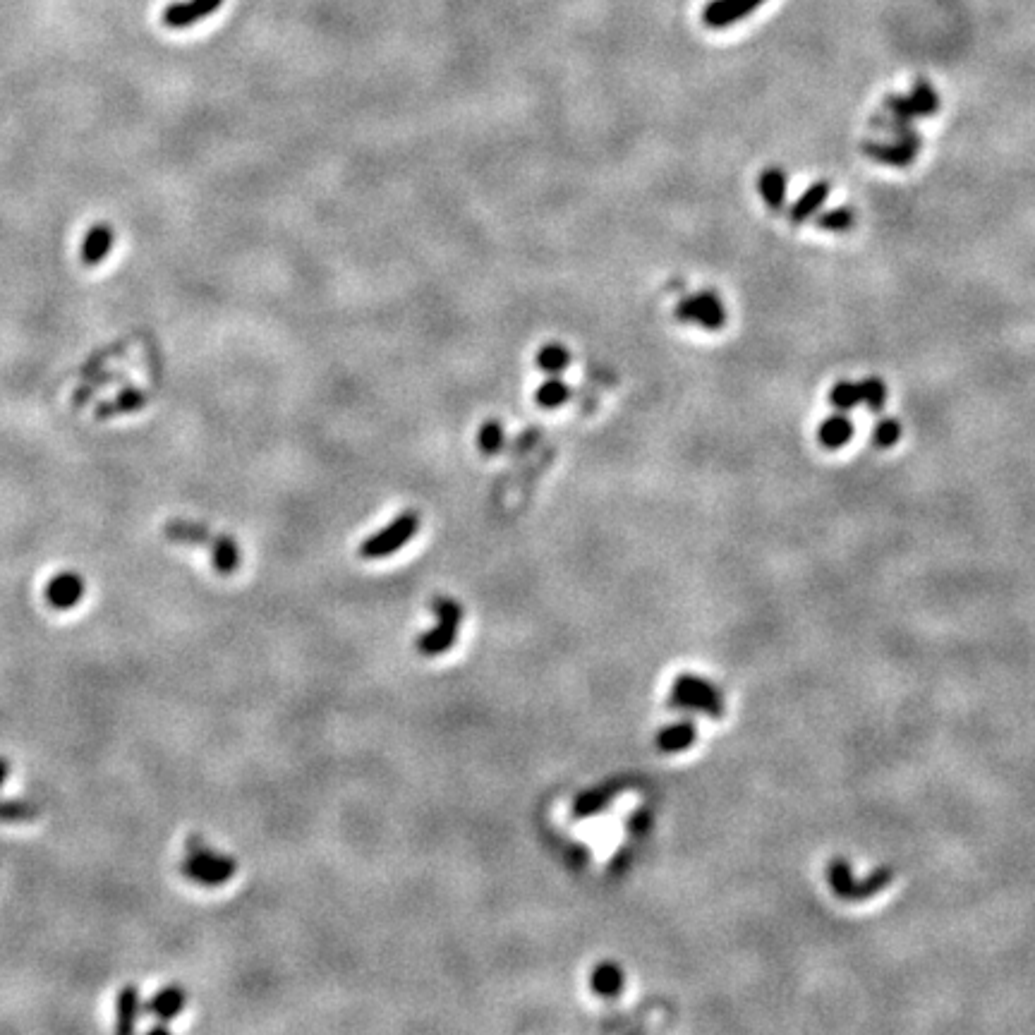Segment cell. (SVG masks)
Returning a JSON list of instances; mask_svg holds the SVG:
<instances>
[{"label": "cell", "mask_w": 1035, "mask_h": 1035, "mask_svg": "<svg viewBox=\"0 0 1035 1035\" xmlns=\"http://www.w3.org/2000/svg\"><path fill=\"white\" fill-rule=\"evenodd\" d=\"M180 868H183V875L197 885L221 887L235 875L238 863H235V858L209 849L199 837H190L187 839V856Z\"/></svg>", "instance_id": "cell-1"}, {"label": "cell", "mask_w": 1035, "mask_h": 1035, "mask_svg": "<svg viewBox=\"0 0 1035 1035\" xmlns=\"http://www.w3.org/2000/svg\"><path fill=\"white\" fill-rule=\"evenodd\" d=\"M163 535L171 542L180 544H204V547L211 549V559H214V566L219 568L221 573H233L235 568L240 566V549L230 537L226 535H211L207 528L197 523H187V520H171L163 528Z\"/></svg>", "instance_id": "cell-2"}, {"label": "cell", "mask_w": 1035, "mask_h": 1035, "mask_svg": "<svg viewBox=\"0 0 1035 1035\" xmlns=\"http://www.w3.org/2000/svg\"><path fill=\"white\" fill-rule=\"evenodd\" d=\"M417 530H420V516H417L415 511H403V513H398V516L393 518L386 528H381L374 532V535H369L367 540L360 544L357 554H360L362 559H369V561L389 559L391 554H396L398 549H403L405 544L413 540V537L417 535Z\"/></svg>", "instance_id": "cell-3"}, {"label": "cell", "mask_w": 1035, "mask_h": 1035, "mask_svg": "<svg viewBox=\"0 0 1035 1035\" xmlns=\"http://www.w3.org/2000/svg\"><path fill=\"white\" fill-rule=\"evenodd\" d=\"M432 609L437 614V626L417 638V652L425 657H439L449 652L458 638L460 623H463V607L449 597L434 599Z\"/></svg>", "instance_id": "cell-4"}, {"label": "cell", "mask_w": 1035, "mask_h": 1035, "mask_svg": "<svg viewBox=\"0 0 1035 1035\" xmlns=\"http://www.w3.org/2000/svg\"><path fill=\"white\" fill-rule=\"evenodd\" d=\"M885 108L892 118L911 123L913 118H930L940 108V96H937L928 82L918 80L913 84L909 96H889Z\"/></svg>", "instance_id": "cell-5"}, {"label": "cell", "mask_w": 1035, "mask_h": 1035, "mask_svg": "<svg viewBox=\"0 0 1035 1035\" xmlns=\"http://www.w3.org/2000/svg\"><path fill=\"white\" fill-rule=\"evenodd\" d=\"M676 317L681 322H695L707 331H719L726 322V312L722 300L714 293H698L681 300L676 307Z\"/></svg>", "instance_id": "cell-6"}, {"label": "cell", "mask_w": 1035, "mask_h": 1035, "mask_svg": "<svg viewBox=\"0 0 1035 1035\" xmlns=\"http://www.w3.org/2000/svg\"><path fill=\"white\" fill-rule=\"evenodd\" d=\"M765 0H712L710 5H705L702 10V22L710 29H724L736 24L738 20L750 15L760 8Z\"/></svg>", "instance_id": "cell-7"}, {"label": "cell", "mask_w": 1035, "mask_h": 1035, "mask_svg": "<svg viewBox=\"0 0 1035 1035\" xmlns=\"http://www.w3.org/2000/svg\"><path fill=\"white\" fill-rule=\"evenodd\" d=\"M223 5V0H183V3H173L163 10V24L168 29H185L192 27V24L202 22L204 17L214 15Z\"/></svg>", "instance_id": "cell-8"}, {"label": "cell", "mask_w": 1035, "mask_h": 1035, "mask_svg": "<svg viewBox=\"0 0 1035 1035\" xmlns=\"http://www.w3.org/2000/svg\"><path fill=\"white\" fill-rule=\"evenodd\" d=\"M84 597V580L80 573L63 571L53 575L46 585V599L53 609L68 611L82 602Z\"/></svg>", "instance_id": "cell-9"}, {"label": "cell", "mask_w": 1035, "mask_h": 1035, "mask_svg": "<svg viewBox=\"0 0 1035 1035\" xmlns=\"http://www.w3.org/2000/svg\"><path fill=\"white\" fill-rule=\"evenodd\" d=\"M115 233L108 223H94L92 228L87 230L82 242V264L84 266H99L104 259L111 254Z\"/></svg>", "instance_id": "cell-10"}, {"label": "cell", "mask_w": 1035, "mask_h": 1035, "mask_svg": "<svg viewBox=\"0 0 1035 1035\" xmlns=\"http://www.w3.org/2000/svg\"><path fill=\"white\" fill-rule=\"evenodd\" d=\"M674 702L683 707H700L702 712L717 710V698L707 683L695 679H679L674 688Z\"/></svg>", "instance_id": "cell-11"}, {"label": "cell", "mask_w": 1035, "mask_h": 1035, "mask_svg": "<svg viewBox=\"0 0 1035 1035\" xmlns=\"http://www.w3.org/2000/svg\"><path fill=\"white\" fill-rule=\"evenodd\" d=\"M920 147H913V144L906 142H894V144H882V142H868L863 144L865 156L870 159L887 163V166H909V163L916 159Z\"/></svg>", "instance_id": "cell-12"}, {"label": "cell", "mask_w": 1035, "mask_h": 1035, "mask_svg": "<svg viewBox=\"0 0 1035 1035\" xmlns=\"http://www.w3.org/2000/svg\"><path fill=\"white\" fill-rule=\"evenodd\" d=\"M139 1012H142V1002H139V990L135 985H125L120 990L118 1002H115V1031L118 1033H132L137 1028Z\"/></svg>", "instance_id": "cell-13"}, {"label": "cell", "mask_w": 1035, "mask_h": 1035, "mask_svg": "<svg viewBox=\"0 0 1035 1035\" xmlns=\"http://www.w3.org/2000/svg\"><path fill=\"white\" fill-rule=\"evenodd\" d=\"M185 990L178 988V985H168V988H163L156 992L154 997L147 1002V1012L154 1014L156 1019L161 1021H173L175 1016H178L180 1012H183L185 1007Z\"/></svg>", "instance_id": "cell-14"}, {"label": "cell", "mask_w": 1035, "mask_h": 1035, "mask_svg": "<svg viewBox=\"0 0 1035 1035\" xmlns=\"http://www.w3.org/2000/svg\"><path fill=\"white\" fill-rule=\"evenodd\" d=\"M851 437H853V425H851V420L844 413L827 417V420L822 422L820 432H817V439H820V444L825 446V449H832V451L834 449H841V446L849 444Z\"/></svg>", "instance_id": "cell-15"}, {"label": "cell", "mask_w": 1035, "mask_h": 1035, "mask_svg": "<svg viewBox=\"0 0 1035 1035\" xmlns=\"http://www.w3.org/2000/svg\"><path fill=\"white\" fill-rule=\"evenodd\" d=\"M144 403H147V396H144L142 391L139 389H125L120 396H115L113 401H106L101 403L99 408H96V420H108V417H115V415H125V413H135V410L144 408Z\"/></svg>", "instance_id": "cell-16"}, {"label": "cell", "mask_w": 1035, "mask_h": 1035, "mask_svg": "<svg viewBox=\"0 0 1035 1035\" xmlns=\"http://www.w3.org/2000/svg\"><path fill=\"white\" fill-rule=\"evenodd\" d=\"M590 988L599 997H616L623 990V971L616 964H599L590 976Z\"/></svg>", "instance_id": "cell-17"}, {"label": "cell", "mask_w": 1035, "mask_h": 1035, "mask_svg": "<svg viewBox=\"0 0 1035 1035\" xmlns=\"http://www.w3.org/2000/svg\"><path fill=\"white\" fill-rule=\"evenodd\" d=\"M760 195L772 209H782L786 199V175L782 168H765V171H762Z\"/></svg>", "instance_id": "cell-18"}, {"label": "cell", "mask_w": 1035, "mask_h": 1035, "mask_svg": "<svg viewBox=\"0 0 1035 1035\" xmlns=\"http://www.w3.org/2000/svg\"><path fill=\"white\" fill-rule=\"evenodd\" d=\"M535 362L542 372L559 377V374L566 372L568 365H571V353H568L561 343H547L542 345L540 353L535 355Z\"/></svg>", "instance_id": "cell-19"}, {"label": "cell", "mask_w": 1035, "mask_h": 1035, "mask_svg": "<svg viewBox=\"0 0 1035 1035\" xmlns=\"http://www.w3.org/2000/svg\"><path fill=\"white\" fill-rule=\"evenodd\" d=\"M829 197V183H817L810 187L805 195L798 199V202L794 204V209H791V221L794 223H801L805 219H810V216L815 214L817 209L822 207V204L827 202Z\"/></svg>", "instance_id": "cell-20"}, {"label": "cell", "mask_w": 1035, "mask_h": 1035, "mask_svg": "<svg viewBox=\"0 0 1035 1035\" xmlns=\"http://www.w3.org/2000/svg\"><path fill=\"white\" fill-rule=\"evenodd\" d=\"M568 396H571V391H568L564 379L559 377H549L544 384H540V389L535 391V401L544 410L561 408V405L568 401Z\"/></svg>", "instance_id": "cell-21"}, {"label": "cell", "mask_w": 1035, "mask_h": 1035, "mask_svg": "<svg viewBox=\"0 0 1035 1035\" xmlns=\"http://www.w3.org/2000/svg\"><path fill=\"white\" fill-rule=\"evenodd\" d=\"M611 794H614V791H611V789L585 791V794H580L573 801V815L575 817H587V815L599 813V810H604V805L609 803Z\"/></svg>", "instance_id": "cell-22"}, {"label": "cell", "mask_w": 1035, "mask_h": 1035, "mask_svg": "<svg viewBox=\"0 0 1035 1035\" xmlns=\"http://www.w3.org/2000/svg\"><path fill=\"white\" fill-rule=\"evenodd\" d=\"M829 401H832V405L839 410V413H849V410L856 408L858 403H863L861 386L853 384V381H839V384L832 389V393H829Z\"/></svg>", "instance_id": "cell-23"}, {"label": "cell", "mask_w": 1035, "mask_h": 1035, "mask_svg": "<svg viewBox=\"0 0 1035 1035\" xmlns=\"http://www.w3.org/2000/svg\"><path fill=\"white\" fill-rule=\"evenodd\" d=\"M477 446L487 453V456H494V453L501 451L504 446V427L496 420H487L477 432Z\"/></svg>", "instance_id": "cell-24"}, {"label": "cell", "mask_w": 1035, "mask_h": 1035, "mask_svg": "<svg viewBox=\"0 0 1035 1035\" xmlns=\"http://www.w3.org/2000/svg\"><path fill=\"white\" fill-rule=\"evenodd\" d=\"M693 736H695L693 724H679V726H669V729H664L662 734H659L657 743L662 750H681V748H686L690 741H693Z\"/></svg>", "instance_id": "cell-25"}, {"label": "cell", "mask_w": 1035, "mask_h": 1035, "mask_svg": "<svg viewBox=\"0 0 1035 1035\" xmlns=\"http://www.w3.org/2000/svg\"><path fill=\"white\" fill-rule=\"evenodd\" d=\"M858 386H861V398H863V403L868 405L870 413H882V408H885V401H887V386L882 384L877 377H868Z\"/></svg>", "instance_id": "cell-26"}, {"label": "cell", "mask_w": 1035, "mask_h": 1035, "mask_svg": "<svg viewBox=\"0 0 1035 1035\" xmlns=\"http://www.w3.org/2000/svg\"><path fill=\"white\" fill-rule=\"evenodd\" d=\"M853 221H856L853 209L839 207V209L827 211V214H822L820 219H817V226L825 228V230H832V233H841V230H849L853 226Z\"/></svg>", "instance_id": "cell-27"}, {"label": "cell", "mask_w": 1035, "mask_h": 1035, "mask_svg": "<svg viewBox=\"0 0 1035 1035\" xmlns=\"http://www.w3.org/2000/svg\"><path fill=\"white\" fill-rule=\"evenodd\" d=\"M901 437V425L894 417H885V420L877 422L875 432H873V444L877 446V449H889V446H894Z\"/></svg>", "instance_id": "cell-28"}, {"label": "cell", "mask_w": 1035, "mask_h": 1035, "mask_svg": "<svg viewBox=\"0 0 1035 1035\" xmlns=\"http://www.w3.org/2000/svg\"><path fill=\"white\" fill-rule=\"evenodd\" d=\"M36 815H39V810H36L32 803L3 801V798H0V820L24 822V820H34Z\"/></svg>", "instance_id": "cell-29"}, {"label": "cell", "mask_w": 1035, "mask_h": 1035, "mask_svg": "<svg viewBox=\"0 0 1035 1035\" xmlns=\"http://www.w3.org/2000/svg\"><path fill=\"white\" fill-rule=\"evenodd\" d=\"M8 774H10V762L5 758H0V786H3L5 779H8Z\"/></svg>", "instance_id": "cell-30"}]
</instances>
